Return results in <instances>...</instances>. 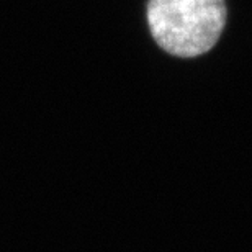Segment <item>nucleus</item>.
Listing matches in <instances>:
<instances>
[{
	"instance_id": "nucleus-1",
	"label": "nucleus",
	"mask_w": 252,
	"mask_h": 252,
	"mask_svg": "<svg viewBox=\"0 0 252 252\" xmlns=\"http://www.w3.org/2000/svg\"><path fill=\"white\" fill-rule=\"evenodd\" d=\"M226 20L224 0H148L151 34L164 51L196 58L216 44Z\"/></svg>"
}]
</instances>
